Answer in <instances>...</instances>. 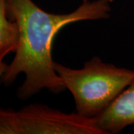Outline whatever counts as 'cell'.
<instances>
[{"instance_id": "6da1fadb", "label": "cell", "mask_w": 134, "mask_h": 134, "mask_svg": "<svg viewBox=\"0 0 134 134\" xmlns=\"http://www.w3.org/2000/svg\"><path fill=\"white\" fill-rule=\"evenodd\" d=\"M107 0L83 2L68 14L49 13L32 0H5L6 14L19 28V43L12 61L8 64L0 83L10 86L20 74L25 78L16 96L27 100L43 90L60 93L66 90L54 69L52 56L57 34L65 26L80 21L109 18L111 8Z\"/></svg>"}, {"instance_id": "8992f818", "label": "cell", "mask_w": 134, "mask_h": 134, "mask_svg": "<svg viewBox=\"0 0 134 134\" xmlns=\"http://www.w3.org/2000/svg\"><path fill=\"white\" fill-rule=\"evenodd\" d=\"M89 1H92V0H83V2H89ZM107 1H108L109 2H112L113 0H107Z\"/></svg>"}, {"instance_id": "7a4b0ae2", "label": "cell", "mask_w": 134, "mask_h": 134, "mask_svg": "<svg viewBox=\"0 0 134 134\" xmlns=\"http://www.w3.org/2000/svg\"><path fill=\"white\" fill-rule=\"evenodd\" d=\"M65 88L73 96L78 114L94 119L134 79V70L104 63L95 56L81 69L54 63Z\"/></svg>"}, {"instance_id": "5b68a950", "label": "cell", "mask_w": 134, "mask_h": 134, "mask_svg": "<svg viewBox=\"0 0 134 134\" xmlns=\"http://www.w3.org/2000/svg\"><path fill=\"white\" fill-rule=\"evenodd\" d=\"M19 37L18 25L8 17L5 0H0V77L5 74L8 67L4 58L10 52L15 53L16 51Z\"/></svg>"}, {"instance_id": "3957f363", "label": "cell", "mask_w": 134, "mask_h": 134, "mask_svg": "<svg viewBox=\"0 0 134 134\" xmlns=\"http://www.w3.org/2000/svg\"><path fill=\"white\" fill-rule=\"evenodd\" d=\"M0 134H104L93 119L43 104L19 110L0 107Z\"/></svg>"}, {"instance_id": "277c9868", "label": "cell", "mask_w": 134, "mask_h": 134, "mask_svg": "<svg viewBox=\"0 0 134 134\" xmlns=\"http://www.w3.org/2000/svg\"><path fill=\"white\" fill-rule=\"evenodd\" d=\"M104 134H115L134 125V79L94 119Z\"/></svg>"}]
</instances>
